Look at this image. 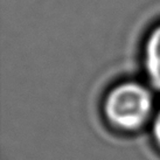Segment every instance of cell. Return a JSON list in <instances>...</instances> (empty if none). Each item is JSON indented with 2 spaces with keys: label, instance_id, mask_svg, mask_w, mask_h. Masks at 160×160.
Returning a JSON list of instances; mask_svg holds the SVG:
<instances>
[{
  "label": "cell",
  "instance_id": "obj_1",
  "mask_svg": "<svg viewBox=\"0 0 160 160\" xmlns=\"http://www.w3.org/2000/svg\"><path fill=\"white\" fill-rule=\"evenodd\" d=\"M153 93L145 84L125 81L116 84L107 93L103 112L115 129L133 132L153 119Z\"/></svg>",
  "mask_w": 160,
  "mask_h": 160
},
{
  "label": "cell",
  "instance_id": "obj_2",
  "mask_svg": "<svg viewBox=\"0 0 160 160\" xmlns=\"http://www.w3.org/2000/svg\"><path fill=\"white\" fill-rule=\"evenodd\" d=\"M142 63L150 84L160 91V23L152 28L145 40Z\"/></svg>",
  "mask_w": 160,
  "mask_h": 160
},
{
  "label": "cell",
  "instance_id": "obj_3",
  "mask_svg": "<svg viewBox=\"0 0 160 160\" xmlns=\"http://www.w3.org/2000/svg\"><path fill=\"white\" fill-rule=\"evenodd\" d=\"M152 136L157 145L160 147V110L157 112L152 119Z\"/></svg>",
  "mask_w": 160,
  "mask_h": 160
}]
</instances>
